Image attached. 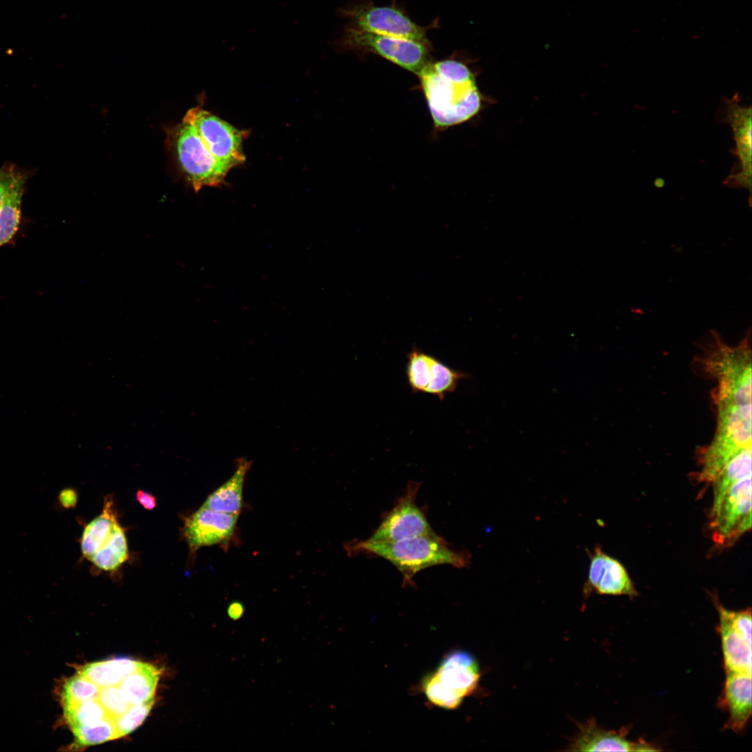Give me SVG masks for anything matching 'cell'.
Returning <instances> with one entry per match:
<instances>
[{
	"mask_svg": "<svg viewBox=\"0 0 752 752\" xmlns=\"http://www.w3.org/2000/svg\"><path fill=\"white\" fill-rule=\"evenodd\" d=\"M418 77L436 128L464 123L478 113L481 95L473 73L464 63L430 62Z\"/></svg>",
	"mask_w": 752,
	"mask_h": 752,
	"instance_id": "6da1fadb",
	"label": "cell"
},
{
	"mask_svg": "<svg viewBox=\"0 0 752 752\" xmlns=\"http://www.w3.org/2000/svg\"><path fill=\"white\" fill-rule=\"evenodd\" d=\"M346 548L351 554L363 553L389 561L402 574L404 585H412L414 576L428 567L445 564L463 568L471 563L468 551L452 549L435 533L393 542L354 540Z\"/></svg>",
	"mask_w": 752,
	"mask_h": 752,
	"instance_id": "7a4b0ae2",
	"label": "cell"
},
{
	"mask_svg": "<svg viewBox=\"0 0 752 752\" xmlns=\"http://www.w3.org/2000/svg\"><path fill=\"white\" fill-rule=\"evenodd\" d=\"M705 340L707 367L718 380L716 402L751 403L750 330L734 347L723 343L715 331H710Z\"/></svg>",
	"mask_w": 752,
	"mask_h": 752,
	"instance_id": "3957f363",
	"label": "cell"
},
{
	"mask_svg": "<svg viewBox=\"0 0 752 752\" xmlns=\"http://www.w3.org/2000/svg\"><path fill=\"white\" fill-rule=\"evenodd\" d=\"M167 139L181 171L196 192L224 182L231 169L211 153L190 124L182 120L168 130Z\"/></svg>",
	"mask_w": 752,
	"mask_h": 752,
	"instance_id": "277c9868",
	"label": "cell"
},
{
	"mask_svg": "<svg viewBox=\"0 0 752 752\" xmlns=\"http://www.w3.org/2000/svg\"><path fill=\"white\" fill-rule=\"evenodd\" d=\"M479 677V666L476 659L468 652L455 651L448 654L437 670L424 678L422 687L430 703L453 710L473 692Z\"/></svg>",
	"mask_w": 752,
	"mask_h": 752,
	"instance_id": "5b68a950",
	"label": "cell"
},
{
	"mask_svg": "<svg viewBox=\"0 0 752 752\" xmlns=\"http://www.w3.org/2000/svg\"><path fill=\"white\" fill-rule=\"evenodd\" d=\"M718 424L700 467L716 471L744 448L751 447V403H718Z\"/></svg>",
	"mask_w": 752,
	"mask_h": 752,
	"instance_id": "8992f818",
	"label": "cell"
},
{
	"mask_svg": "<svg viewBox=\"0 0 752 752\" xmlns=\"http://www.w3.org/2000/svg\"><path fill=\"white\" fill-rule=\"evenodd\" d=\"M182 120L190 124L211 153L230 169L245 161L243 132L199 106L187 111Z\"/></svg>",
	"mask_w": 752,
	"mask_h": 752,
	"instance_id": "52a82bcc",
	"label": "cell"
},
{
	"mask_svg": "<svg viewBox=\"0 0 752 752\" xmlns=\"http://www.w3.org/2000/svg\"><path fill=\"white\" fill-rule=\"evenodd\" d=\"M345 43L374 52L416 75L430 63L428 47L411 40L373 33L354 27L347 30Z\"/></svg>",
	"mask_w": 752,
	"mask_h": 752,
	"instance_id": "ba28073f",
	"label": "cell"
},
{
	"mask_svg": "<svg viewBox=\"0 0 752 752\" xmlns=\"http://www.w3.org/2000/svg\"><path fill=\"white\" fill-rule=\"evenodd\" d=\"M418 483L409 481L403 495L385 513L380 524L367 540L393 542L433 534L423 509L416 503Z\"/></svg>",
	"mask_w": 752,
	"mask_h": 752,
	"instance_id": "9c48e42d",
	"label": "cell"
},
{
	"mask_svg": "<svg viewBox=\"0 0 752 752\" xmlns=\"http://www.w3.org/2000/svg\"><path fill=\"white\" fill-rule=\"evenodd\" d=\"M346 13L357 29L373 33L414 40L428 47L429 42L423 28L394 8L356 6Z\"/></svg>",
	"mask_w": 752,
	"mask_h": 752,
	"instance_id": "30bf717a",
	"label": "cell"
},
{
	"mask_svg": "<svg viewBox=\"0 0 752 752\" xmlns=\"http://www.w3.org/2000/svg\"><path fill=\"white\" fill-rule=\"evenodd\" d=\"M737 95L726 99L722 105L723 121L733 128L735 146L733 152L739 159L737 167L726 178L730 187L746 189L751 192V108L739 105Z\"/></svg>",
	"mask_w": 752,
	"mask_h": 752,
	"instance_id": "8fae6325",
	"label": "cell"
},
{
	"mask_svg": "<svg viewBox=\"0 0 752 752\" xmlns=\"http://www.w3.org/2000/svg\"><path fill=\"white\" fill-rule=\"evenodd\" d=\"M238 517L201 506L184 524V536L191 550L217 545L228 547L237 535Z\"/></svg>",
	"mask_w": 752,
	"mask_h": 752,
	"instance_id": "7c38bea8",
	"label": "cell"
},
{
	"mask_svg": "<svg viewBox=\"0 0 752 752\" xmlns=\"http://www.w3.org/2000/svg\"><path fill=\"white\" fill-rule=\"evenodd\" d=\"M590 565L583 587L586 595L595 592L600 595L636 597L638 592L624 565L604 553L600 547L589 553Z\"/></svg>",
	"mask_w": 752,
	"mask_h": 752,
	"instance_id": "4fadbf2b",
	"label": "cell"
},
{
	"mask_svg": "<svg viewBox=\"0 0 752 752\" xmlns=\"http://www.w3.org/2000/svg\"><path fill=\"white\" fill-rule=\"evenodd\" d=\"M721 703L729 714L723 728L742 732L751 715V673H726Z\"/></svg>",
	"mask_w": 752,
	"mask_h": 752,
	"instance_id": "5bb4252c",
	"label": "cell"
},
{
	"mask_svg": "<svg viewBox=\"0 0 752 752\" xmlns=\"http://www.w3.org/2000/svg\"><path fill=\"white\" fill-rule=\"evenodd\" d=\"M574 751H653L657 749L639 741L633 742L624 733L599 728L594 721L580 726L577 737L570 746Z\"/></svg>",
	"mask_w": 752,
	"mask_h": 752,
	"instance_id": "9a60e30c",
	"label": "cell"
},
{
	"mask_svg": "<svg viewBox=\"0 0 752 752\" xmlns=\"http://www.w3.org/2000/svg\"><path fill=\"white\" fill-rule=\"evenodd\" d=\"M719 616V632L721 640L726 673H751V644L732 625L724 607L716 601Z\"/></svg>",
	"mask_w": 752,
	"mask_h": 752,
	"instance_id": "2e32d148",
	"label": "cell"
},
{
	"mask_svg": "<svg viewBox=\"0 0 752 752\" xmlns=\"http://www.w3.org/2000/svg\"><path fill=\"white\" fill-rule=\"evenodd\" d=\"M251 462L241 459L233 474L213 491L201 506L203 508L227 514L240 515L243 507V489Z\"/></svg>",
	"mask_w": 752,
	"mask_h": 752,
	"instance_id": "e0dca14e",
	"label": "cell"
},
{
	"mask_svg": "<svg viewBox=\"0 0 752 752\" xmlns=\"http://www.w3.org/2000/svg\"><path fill=\"white\" fill-rule=\"evenodd\" d=\"M141 663L127 657H116L87 664L79 670L78 674L100 687L116 686L134 672Z\"/></svg>",
	"mask_w": 752,
	"mask_h": 752,
	"instance_id": "ac0fdd59",
	"label": "cell"
},
{
	"mask_svg": "<svg viewBox=\"0 0 752 752\" xmlns=\"http://www.w3.org/2000/svg\"><path fill=\"white\" fill-rule=\"evenodd\" d=\"M118 522L116 512L111 496L105 497L102 513L90 522L84 528L81 539L83 556L89 558L107 541L114 525Z\"/></svg>",
	"mask_w": 752,
	"mask_h": 752,
	"instance_id": "d6986e66",
	"label": "cell"
},
{
	"mask_svg": "<svg viewBox=\"0 0 752 752\" xmlns=\"http://www.w3.org/2000/svg\"><path fill=\"white\" fill-rule=\"evenodd\" d=\"M159 671L152 664L141 662L139 668L118 684L132 705L154 700Z\"/></svg>",
	"mask_w": 752,
	"mask_h": 752,
	"instance_id": "ffe728a7",
	"label": "cell"
},
{
	"mask_svg": "<svg viewBox=\"0 0 752 752\" xmlns=\"http://www.w3.org/2000/svg\"><path fill=\"white\" fill-rule=\"evenodd\" d=\"M128 556L124 530L116 522L109 538L88 560L101 570L113 571L120 567L128 559Z\"/></svg>",
	"mask_w": 752,
	"mask_h": 752,
	"instance_id": "44dd1931",
	"label": "cell"
},
{
	"mask_svg": "<svg viewBox=\"0 0 752 752\" xmlns=\"http://www.w3.org/2000/svg\"><path fill=\"white\" fill-rule=\"evenodd\" d=\"M468 377L466 373L446 365L432 356L428 373V386L425 393L443 400L448 393L453 392L460 382Z\"/></svg>",
	"mask_w": 752,
	"mask_h": 752,
	"instance_id": "7402d4cb",
	"label": "cell"
},
{
	"mask_svg": "<svg viewBox=\"0 0 752 752\" xmlns=\"http://www.w3.org/2000/svg\"><path fill=\"white\" fill-rule=\"evenodd\" d=\"M25 182L18 184L0 207V246L10 242L19 228Z\"/></svg>",
	"mask_w": 752,
	"mask_h": 752,
	"instance_id": "603a6c76",
	"label": "cell"
},
{
	"mask_svg": "<svg viewBox=\"0 0 752 752\" xmlns=\"http://www.w3.org/2000/svg\"><path fill=\"white\" fill-rule=\"evenodd\" d=\"M432 357L415 346L407 354L406 375L408 384L414 393H425Z\"/></svg>",
	"mask_w": 752,
	"mask_h": 752,
	"instance_id": "cb8c5ba5",
	"label": "cell"
},
{
	"mask_svg": "<svg viewBox=\"0 0 752 752\" xmlns=\"http://www.w3.org/2000/svg\"><path fill=\"white\" fill-rule=\"evenodd\" d=\"M70 728L75 742L80 746H91L118 738L114 720L110 716L93 726H75Z\"/></svg>",
	"mask_w": 752,
	"mask_h": 752,
	"instance_id": "d4e9b609",
	"label": "cell"
},
{
	"mask_svg": "<svg viewBox=\"0 0 752 752\" xmlns=\"http://www.w3.org/2000/svg\"><path fill=\"white\" fill-rule=\"evenodd\" d=\"M100 687L88 678L77 674L64 684L61 693L63 709L74 707L98 696Z\"/></svg>",
	"mask_w": 752,
	"mask_h": 752,
	"instance_id": "484cf974",
	"label": "cell"
},
{
	"mask_svg": "<svg viewBox=\"0 0 752 752\" xmlns=\"http://www.w3.org/2000/svg\"><path fill=\"white\" fill-rule=\"evenodd\" d=\"M63 712L70 728L75 726H93L109 716L97 698L63 709Z\"/></svg>",
	"mask_w": 752,
	"mask_h": 752,
	"instance_id": "4316f807",
	"label": "cell"
},
{
	"mask_svg": "<svg viewBox=\"0 0 752 752\" xmlns=\"http://www.w3.org/2000/svg\"><path fill=\"white\" fill-rule=\"evenodd\" d=\"M155 700L132 705L123 714L114 719L118 737L125 736L136 730L148 715Z\"/></svg>",
	"mask_w": 752,
	"mask_h": 752,
	"instance_id": "83f0119b",
	"label": "cell"
},
{
	"mask_svg": "<svg viewBox=\"0 0 752 752\" xmlns=\"http://www.w3.org/2000/svg\"><path fill=\"white\" fill-rule=\"evenodd\" d=\"M97 699L113 720L132 705L119 685L100 687Z\"/></svg>",
	"mask_w": 752,
	"mask_h": 752,
	"instance_id": "f1b7e54d",
	"label": "cell"
},
{
	"mask_svg": "<svg viewBox=\"0 0 752 752\" xmlns=\"http://www.w3.org/2000/svg\"><path fill=\"white\" fill-rule=\"evenodd\" d=\"M26 178L25 173L13 164L0 167V207L15 187Z\"/></svg>",
	"mask_w": 752,
	"mask_h": 752,
	"instance_id": "f546056e",
	"label": "cell"
},
{
	"mask_svg": "<svg viewBox=\"0 0 752 752\" xmlns=\"http://www.w3.org/2000/svg\"><path fill=\"white\" fill-rule=\"evenodd\" d=\"M725 613L734 628L751 644V608L741 611H731L724 608Z\"/></svg>",
	"mask_w": 752,
	"mask_h": 752,
	"instance_id": "4dcf8cb0",
	"label": "cell"
},
{
	"mask_svg": "<svg viewBox=\"0 0 752 752\" xmlns=\"http://www.w3.org/2000/svg\"><path fill=\"white\" fill-rule=\"evenodd\" d=\"M57 501L64 509L74 508L77 504L78 493L77 490L71 487L63 489L58 494Z\"/></svg>",
	"mask_w": 752,
	"mask_h": 752,
	"instance_id": "1f68e13d",
	"label": "cell"
},
{
	"mask_svg": "<svg viewBox=\"0 0 752 752\" xmlns=\"http://www.w3.org/2000/svg\"><path fill=\"white\" fill-rule=\"evenodd\" d=\"M137 501L146 510H151L156 506V500L153 495L141 489L136 494Z\"/></svg>",
	"mask_w": 752,
	"mask_h": 752,
	"instance_id": "d6a6232c",
	"label": "cell"
},
{
	"mask_svg": "<svg viewBox=\"0 0 752 752\" xmlns=\"http://www.w3.org/2000/svg\"><path fill=\"white\" fill-rule=\"evenodd\" d=\"M228 612H229V613L230 615H233L234 617L239 616L241 614V613L242 612V607L240 606V604L239 603L235 602L232 605L230 606Z\"/></svg>",
	"mask_w": 752,
	"mask_h": 752,
	"instance_id": "836d02e7",
	"label": "cell"
}]
</instances>
